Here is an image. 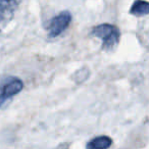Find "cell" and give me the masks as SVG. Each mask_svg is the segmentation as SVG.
<instances>
[{"mask_svg": "<svg viewBox=\"0 0 149 149\" xmlns=\"http://www.w3.org/2000/svg\"><path fill=\"white\" fill-rule=\"evenodd\" d=\"M130 13L135 17L149 15V2L146 0H135L130 8Z\"/></svg>", "mask_w": 149, "mask_h": 149, "instance_id": "cell-4", "label": "cell"}, {"mask_svg": "<svg viewBox=\"0 0 149 149\" xmlns=\"http://www.w3.org/2000/svg\"><path fill=\"white\" fill-rule=\"evenodd\" d=\"M13 15H15L13 11L0 7V31H2L7 26V24L13 19Z\"/></svg>", "mask_w": 149, "mask_h": 149, "instance_id": "cell-6", "label": "cell"}, {"mask_svg": "<svg viewBox=\"0 0 149 149\" xmlns=\"http://www.w3.org/2000/svg\"><path fill=\"white\" fill-rule=\"evenodd\" d=\"M72 22V15L68 10H64L58 13L56 17L51 19L49 26H48V34L50 37L54 38L59 36L63 33L70 26Z\"/></svg>", "mask_w": 149, "mask_h": 149, "instance_id": "cell-2", "label": "cell"}, {"mask_svg": "<svg viewBox=\"0 0 149 149\" xmlns=\"http://www.w3.org/2000/svg\"><path fill=\"white\" fill-rule=\"evenodd\" d=\"M112 140L108 136H99L92 139L87 145L88 149H105L111 145Z\"/></svg>", "mask_w": 149, "mask_h": 149, "instance_id": "cell-5", "label": "cell"}, {"mask_svg": "<svg viewBox=\"0 0 149 149\" xmlns=\"http://www.w3.org/2000/svg\"><path fill=\"white\" fill-rule=\"evenodd\" d=\"M91 35L102 39V49L110 51L118 46L120 38V31L116 26L101 24L92 29Z\"/></svg>", "mask_w": 149, "mask_h": 149, "instance_id": "cell-1", "label": "cell"}, {"mask_svg": "<svg viewBox=\"0 0 149 149\" xmlns=\"http://www.w3.org/2000/svg\"><path fill=\"white\" fill-rule=\"evenodd\" d=\"M21 2L22 0H0V7L15 13Z\"/></svg>", "mask_w": 149, "mask_h": 149, "instance_id": "cell-7", "label": "cell"}, {"mask_svg": "<svg viewBox=\"0 0 149 149\" xmlns=\"http://www.w3.org/2000/svg\"><path fill=\"white\" fill-rule=\"evenodd\" d=\"M24 83L21 79L19 78H10L6 83L3 85L2 89H1V93H0V107L5 104L7 100L13 98L17 94L23 90Z\"/></svg>", "mask_w": 149, "mask_h": 149, "instance_id": "cell-3", "label": "cell"}]
</instances>
